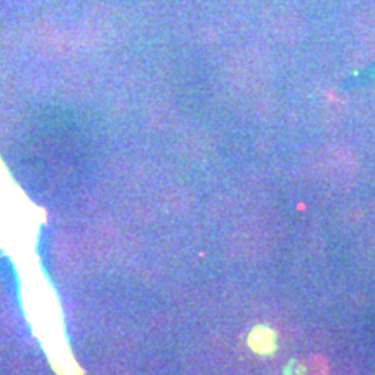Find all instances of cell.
Instances as JSON below:
<instances>
[{
    "label": "cell",
    "mask_w": 375,
    "mask_h": 375,
    "mask_svg": "<svg viewBox=\"0 0 375 375\" xmlns=\"http://www.w3.org/2000/svg\"><path fill=\"white\" fill-rule=\"evenodd\" d=\"M249 344L252 346V349H254L256 353L268 354L275 349L276 337L269 329H266V327H259V329H256L254 332H252V336H250V339H249Z\"/></svg>",
    "instance_id": "6da1fadb"
}]
</instances>
